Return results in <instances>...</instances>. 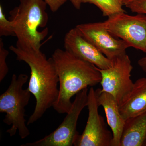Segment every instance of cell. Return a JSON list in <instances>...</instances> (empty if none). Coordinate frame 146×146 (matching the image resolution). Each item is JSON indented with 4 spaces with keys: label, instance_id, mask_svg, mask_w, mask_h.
I'll use <instances>...</instances> for the list:
<instances>
[{
    "label": "cell",
    "instance_id": "6da1fadb",
    "mask_svg": "<svg viewBox=\"0 0 146 146\" xmlns=\"http://www.w3.org/2000/svg\"><path fill=\"white\" fill-rule=\"evenodd\" d=\"M9 50L16 55L17 60L29 67L31 76L27 89L36 99L33 113L28 125L35 123L53 107L59 93V79L52 58H47L41 50L23 49L13 46Z\"/></svg>",
    "mask_w": 146,
    "mask_h": 146
},
{
    "label": "cell",
    "instance_id": "7a4b0ae2",
    "mask_svg": "<svg viewBox=\"0 0 146 146\" xmlns=\"http://www.w3.org/2000/svg\"><path fill=\"white\" fill-rule=\"evenodd\" d=\"M52 58L59 79V93L52 107L59 114H67L72 104V97L100 83L101 74L96 66L65 50L57 49Z\"/></svg>",
    "mask_w": 146,
    "mask_h": 146
},
{
    "label": "cell",
    "instance_id": "3957f363",
    "mask_svg": "<svg viewBox=\"0 0 146 146\" xmlns=\"http://www.w3.org/2000/svg\"><path fill=\"white\" fill-rule=\"evenodd\" d=\"M47 3L44 0H20V4L11 11L9 20L12 22L17 38L16 47L23 49L41 50L42 42L48 34V16Z\"/></svg>",
    "mask_w": 146,
    "mask_h": 146
},
{
    "label": "cell",
    "instance_id": "277c9868",
    "mask_svg": "<svg viewBox=\"0 0 146 146\" xmlns=\"http://www.w3.org/2000/svg\"><path fill=\"white\" fill-rule=\"evenodd\" d=\"M28 79V76L25 74H13L8 88L0 96V112L5 113L3 122L11 126L6 132L11 137L18 132L22 139L30 134L25 113L31 94L27 88L23 89Z\"/></svg>",
    "mask_w": 146,
    "mask_h": 146
},
{
    "label": "cell",
    "instance_id": "5b68a950",
    "mask_svg": "<svg viewBox=\"0 0 146 146\" xmlns=\"http://www.w3.org/2000/svg\"><path fill=\"white\" fill-rule=\"evenodd\" d=\"M88 88L76 95L72 106L63 122L54 131L44 138L21 146H72L79 135L77 124L80 115L88 102Z\"/></svg>",
    "mask_w": 146,
    "mask_h": 146
},
{
    "label": "cell",
    "instance_id": "8992f818",
    "mask_svg": "<svg viewBox=\"0 0 146 146\" xmlns=\"http://www.w3.org/2000/svg\"><path fill=\"white\" fill-rule=\"evenodd\" d=\"M103 23L112 35L129 47L146 53V14L131 16L123 12L108 17Z\"/></svg>",
    "mask_w": 146,
    "mask_h": 146
},
{
    "label": "cell",
    "instance_id": "52a82bcc",
    "mask_svg": "<svg viewBox=\"0 0 146 146\" xmlns=\"http://www.w3.org/2000/svg\"><path fill=\"white\" fill-rule=\"evenodd\" d=\"M112 65L104 70H98L101 74L100 83L102 92L112 95L119 105L130 93L133 83L131 78L133 66L127 54L121 56L112 60Z\"/></svg>",
    "mask_w": 146,
    "mask_h": 146
},
{
    "label": "cell",
    "instance_id": "ba28073f",
    "mask_svg": "<svg viewBox=\"0 0 146 146\" xmlns=\"http://www.w3.org/2000/svg\"><path fill=\"white\" fill-rule=\"evenodd\" d=\"M88 119L85 129L79 135L75 146H112L113 134L107 128L104 119L99 114V107L96 90L90 87L88 92Z\"/></svg>",
    "mask_w": 146,
    "mask_h": 146
},
{
    "label": "cell",
    "instance_id": "9c48e42d",
    "mask_svg": "<svg viewBox=\"0 0 146 146\" xmlns=\"http://www.w3.org/2000/svg\"><path fill=\"white\" fill-rule=\"evenodd\" d=\"M76 27L84 37L112 61L126 54V50L130 47L122 39L110 33L103 22L80 24Z\"/></svg>",
    "mask_w": 146,
    "mask_h": 146
},
{
    "label": "cell",
    "instance_id": "30bf717a",
    "mask_svg": "<svg viewBox=\"0 0 146 146\" xmlns=\"http://www.w3.org/2000/svg\"><path fill=\"white\" fill-rule=\"evenodd\" d=\"M65 50L76 57L104 70L110 68L112 61L102 53L91 42L84 37L76 28L71 29L64 38Z\"/></svg>",
    "mask_w": 146,
    "mask_h": 146
},
{
    "label": "cell",
    "instance_id": "8fae6325",
    "mask_svg": "<svg viewBox=\"0 0 146 146\" xmlns=\"http://www.w3.org/2000/svg\"><path fill=\"white\" fill-rule=\"evenodd\" d=\"M96 92L98 104L103 108L108 124L112 130V146H120L125 120L121 115L119 104L115 97L109 93L102 92L100 89L96 90Z\"/></svg>",
    "mask_w": 146,
    "mask_h": 146
},
{
    "label": "cell",
    "instance_id": "7c38bea8",
    "mask_svg": "<svg viewBox=\"0 0 146 146\" xmlns=\"http://www.w3.org/2000/svg\"><path fill=\"white\" fill-rule=\"evenodd\" d=\"M125 121L146 112V77L138 79L127 97L119 105Z\"/></svg>",
    "mask_w": 146,
    "mask_h": 146
},
{
    "label": "cell",
    "instance_id": "4fadbf2b",
    "mask_svg": "<svg viewBox=\"0 0 146 146\" xmlns=\"http://www.w3.org/2000/svg\"><path fill=\"white\" fill-rule=\"evenodd\" d=\"M146 141V112L125 121L120 146H145Z\"/></svg>",
    "mask_w": 146,
    "mask_h": 146
},
{
    "label": "cell",
    "instance_id": "5bb4252c",
    "mask_svg": "<svg viewBox=\"0 0 146 146\" xmlns=\"http://www.w3.org/2000/svg\"><path fill=\"white\" fill-rule=\"evenodd\" d=\"M84 3L91 4L97 6L104 16L111 17L117 13L125 12L123 9V0H82Z\"/></svg>",
    "mask_w": 146,
    "mask_h": 146
},
{
    "label": "cell",
    "instance_id": "9a60e30c",
    "mask_svg": "<svg viewBox=\"0 0 146 146\" xmlns=\"http://www.w3.org/2000/svg\"><path fill=\"white\" fill-rule=\"evenodd\" d=\"M15 36L11 21L7 19L0 5V36Z\"/></svg>",
    "mask_w": 146,
    "mask_h": 146
},
{
    "label": "cell",
    "instance_id": "2e32d148",
    "mask_svg": "<svg viewBox=\"0 0 146 146\" xmlns=\"http://www.w3.org/2000/svg\"><path fill=\"white\" fill-rule=\"evenodd\" d=\"M8 51L4 47L3 39H0V82H1L7 74L9 68L6 63V58L8 56Z\"/></svg>",
    "mask_w": 146,
    "mask_h": 146
},
{
    "label": "cell",
    "instance_id": "e0dca14e",
    "mask_svg": "<svg viewBox=\"0 0 146 146\" xmlns=\"http://www.w3.org/2000/svg\"><path fill=\"white\" fill-rule=\"evenodd\" d=\"M125 6L133 13L146 14V0H136Z\"/></svg>",
    "mask_w": 146,
    "mask_h": 146
},
{
    "label": "cell",
    "instance_id": "ac0fdd59",
    "mask_svg": "<svg viewBox=\"0 0 146 146\" xmlns=\"http://www.w3.org/2000/svg\"><path fill=\"white\" fill-rule=\"evenodd\" d=\"M47 5L49 7L51 11L53 12H55L63 5L67 0H44Z\"/></svg>",
    "mask_w": 146,
    "mask_h": 146
},
{
    "label": "cell",
    "instance_id": "d6986e66",
    "mask_svg": "<svg viewBox=\"0 0 146 146\" xmlns=\"http://www.w3.org/2000/svg\"><path fill=\"white\" fill-rule=\"evenodd\" d=\"M138 64L143 71L146 73V56L139 59L138 61Z\"/></svg>",
    "mask_w": 146,
    "mask_h": 146
},
{
    "label": "cell",
    "instance_id": "ffe728a7",
    "mask_svg": "<svg viewBox=\"0 0 146 146\" xmlns=\"http://www.w3.org/2000/svg\"><path fill=\"white\" fill-rule=\"evenodd\" d=\"M74 7L77 9H80L82 3V0H70Z\"/></svg>",
    "mask_w": 146,
    "mask_h": 146
},
{
    "label": "cell",
    "instance_id": "44dd1931",
    "mask_svg": "<svg viewBox=\"0 0 146 146\" xmlns=\"http://www.w3.org/2000/svg\"><path fill=\"white\" fill-rule=\"evenodd\" d=\"M136 0H123V3L124 5H127L128 4Z\"/></svg>",
    "mask_w": 146,
    "mask_h": 146
},
{
    "label": "cell",
    "instance_id": "7402d4cb",
    "mask_svg": "<svg viewBox=\"0 0 146 146\" xmlns=\"http://www.w3.org/2000/svg\"><path fill=\"white\" fill-rule=\"evenodd\" d=\"M145 146H146V141L145 143Z\"/></svg>",
    "mask_w": 146,
    "mask_h": 146
}]
</instances>
